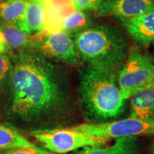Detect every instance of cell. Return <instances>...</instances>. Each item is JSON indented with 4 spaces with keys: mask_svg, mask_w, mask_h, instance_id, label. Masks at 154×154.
Instances as JSON below:
<instances>
[{
    "mask_svg": "<svg viewBox=\"0 0 154 154\" xmlns=\"http://www.w3.org/2000/svg\"><path fill=\"white\" fill-rule=\"evenodd\" d=\"M11 109L27 121L70 115L72 99L63 73L32 48L15 56L11 72Z\"/></svg>",
    "mask_w": 154,
    "mask_h": 154,
    "instance_id": "cell-1",
    "label": "cell"
},
{
    "mask_svg": "<svg viewBox=\"0 0 154 154\" xmlns=\"http://www.w3.org/2000/svg\"><path fill=\"white\" fill-rule=\"evenodd\" d=\"M74 44L89 66L118 74L131 49L126 34L112 24L89 27L74 35Z\"/></svg>",
    "mask_w": 154,
    "mask_h": 154,
    "instance_id": "cell-2",
    "label": "cell"
},
{
    "mask_svg": "<svg viewBox=\"0 0 154 154\" xmlns=\"http://www.w3.org/2000/svg\"><path fill=\"white\" fill-rule=\"evenodd\" d=\"M79 95L84 112L95 120L114 119L124 113L116 75L88 66L79 74Z\"/></svg>",
    "mask_w": 154,
    "mask_h": 154,
    "instance_id": "cell-3",
    "label": "cell"
},
{
    "mask_svg": "<svg viewBox=\"0 0 154 154\" xmlns=\"http://www.w3.org/2000/svg\"><path fill=\"white\" fill-rule=\"evenodd\" d=\"M118 74L117 83L124 100L154 84L153 63L149 57L132 48Z\"/></svg>",
    "mask_w": 154,
    "mask_h": 154,
    "instance_id": "cell-4",
    "label": "cell"
},
{
    "mask_svg": "<svg viewBox=\"0 0 154 154\" xmlns=\"http://www.w3.org/2000/svg\"><path fill=\"white\" fill-rule=\"evenodd\" d=\"M44 147L55 153L64 154L81 148L103 146L109 141L106 138L99 137L71 128L36 131L31 133Z\"/></svg>",
    "mask_w": 154,
    "mask_h": 154,
    "instance_id": "cell-5",
    "label": "cell"
},
{
    "mask_svg": "<svg viewBox=\"0 0 154 154\" xmlns=\"http://www.w3.org/2000/svg\"><path fill=\"white\" fill-rule=\"evenodd\" d=\"M72 128L74 130L110 139L154 134V121H141L129 117L111 122L86 123L76 125Z\"/></svg>",
    "mask_w": 154,
    "mask_h": 154,
    "instance_id": "cell-6",
    "label": "cell"
},
{
    "mask_svg": "<svg viewBox=\"0 0 154 154\" xmlns=\"http://www.w3.org/2000/svg\"><path fill=\"white\" fill-rule=\"evenodd\" d=\"M32 49L44 57L61 61L69 65L79 63L80 54L75 45L74 39L63 30L37 34L34 37Z\"/></svg>",
    "mask_w": 154,
    "mask_h": 154,
    "instance_id": "cell-7",
    "label": "cell"
},
{
    "mask_svg": "<svg viewBox=\"0 0 154 154\" xmlns=\"http://www.w3.org/2000/svg\"><path fill=\"white\" fill-rule=\"evenodd\" d=\"M98 16H113L121 20L154 12V0H105L96 9Z\"/></svg>",
    "mask_w": 154,
    "mask_h": 154,
    "instance_id": "cell-8",
    "label": "cell"
},
{
    "mask_svg": "<svg viewBox=\"0 0 154 154\" xmlns=\"http://www.w3.org/2000/svg\"><path fill=\"white\" fill-rule=\"evenodd\" d=\"M121 21L129 35L138 43L146 45L154 40V12Z\"/></svg>",
    "mask_w": 154,
    "mask_h": 154,
    "instance_id": "cell-9",
    "label": "cell"
},
{
    "mask_svg": "<svg viewBox=\"0 0 154 154\" xmlns=\"http://www.w3.org/2000/svg\"><path fill=\"white\" fill-rule=\"evenodd\" d=\"M130 117L154 121V84L135 93L130 97Z\"/></svg>",
    "mask_w": 154,
    "mask_h": 154,
    "instance_id": "cell-10",
    "label": "cell"
},
{
    "mask_svg": "<svg viewBox=\"0 0 154 154\" xmlns=\"http://www.w3.org/2000/svg\"><path fill=\"white\" fill-rule=\"evenodd\" d=\"M45 2L38 0H29L24 17L17 27L31 35L44 29Z\"/></svg>",
    "mask_w": 154,
    "mask_h": 154,
    "instance_id": "cell-11",
    "label": "cell"
},
{
    "mask_svg": "<svg viewBox=\"0 0 154 154\" xmlns=\"http://www.w3.org/2000/svg\"><path fill=\"white\" fill-rule=\"evenodd\" d=\"M139 148L137 136H128L116 138L114 143L108 147L88 146L73 154H137Z\"/></svg>",
    "mask_w": 154,
    "mask_h": 154,
    "instance_id": "cell-12",
    "label": "cell"
},
{
    "mask_svg": "<svg viewBox=\"0 0 154 154\" xmlns=\"http://www.w3.org/2000/svg\"><path fill=\"white\" fill-rule=\"evenodd\" d=\"M27 149L43 153H50L31 143L29 140L16 131L0 125V149Z\"/></svg>",
    "mask_w": 154,
    "mask_h": 154,
    "instance_id": "cell-13",
    "label": "cell"
},
{
    "mask_svg": "<svg viewBox=\"0 0 154 154\" xmlns=\"http://www.w3.org/2000/svg\"><path fill=\"white\" fill-rule=\"evenodd\" d=\"M0 32L9 49H24L33 47V40L29 35L16 26L3 23L0 26Z\"/></svg>",
    "mask_w": 154,
    "mask_h": 154,
    "instance_id": "cell-14",
    "label": "cell"
},
{
    "mask_svg": "<svg viewBox=\"0 0 154 154\" xmlns=\"http://www.w3.org/2000/svg\"><path fill=\"white\" fill-rule=\"evenodd\" d=\"M29 0L0 2V19L4 23L17 26L24 17Z\"/></svg>",
    "mask_w": 154,
    "mask_h": 154,
    "instance_id": "cell-15",
    "label": "cell"
},
{
    "mask_svg": "<svg viewBox=\"0 0 154 154\" xmlns=\"http://www.w3.org/2000/svg\"><path fill=\"white\" fill-rule=\"evenodd\" d=\"M91 24L92 21L88 14L84 11H75L63 19L61 28L69 34H76L89 28Z\"/></svg>",
    "mask_w": 154,
    "mask_h": 154,
    "instance_id": "cell-16",
    "label": "cell"
},
{
    "mask_svg": "<svg viewBox=\"0 0 154 154\" xmlns=\"http://www.w3.org/2000/svg\"><path fill=\"white\" fill-rule=\"evenodd\" d=\"M105 0H72V5L75 11H91L96 9Z\"/></svg>",
    "mask_w": 154,
    "mask_h": 154,
    "instance_id": "cell-17",
    "label": "cell"
},
{
    "mask_svg": "<svg viewBox=\"0 0 154 154\" xmlns=\"http://www.w3.org/2000/svg\"><path fill=\"white\" fill-rule=\"evenodd\" d=\"M11 69L9 58L5 54H0V86Z\"/></svg>",
    "mask_w": 154,
    "mask_h": 154,
    "instance_id": "cell-18",
    "label": "cell"
},
{
    "mask_svg": "<svg viewBox=\"0 0 154 154\" xmlns=\"http://www.w3.org/2000/svg\"><path fill=\"white\" fill-rule=\"evenodd\" d=\"M0 154H53L51 153H43L41 152H38L37 151H34L32 149H11L9 151L0 153Z\"/></svg>",
    "mask_w": 154,
    "mask_h": 154,
    "instance_id": "cell-19",
    "label": "cell"
},
{
    "mask_svg": "<svg viewBox=\"0 0 154 154\" xmlns=\"http://www.w3.org/2000/svg\"><path fill=\"white\" fill-rule=\"evenodd\" d=\"M9 50V48L8 46L7 45L6 42L4 39L2 34L1 32H0V54H5L8 52Z\"/></svg>",
    "mask_w": 154,
    "mask_h": 154,
    "instance_id": "cell-20",
    "label": "cell"
},
{
    "mask_svg": "<svg viewBox=\"0 0 154 154\" xmlns=\"http://www.w3.org/2000/svg\"><path fill=\"white\" fill-rule=\"evenodd\" d=\"M149 154H154V143L152 144V146H151Z\"/></svg>",
    "mask_w": 154,
    "mask_h": 154,
    "instance_id": "cell-21",
    "label": "cell"
},
{
    "mask_svg": "<svg viewBox=\"0 0 154 154\" xmlns=\"http://www.w3.org/2000/svg\"><path fill=\"white\" fill-rule=\"evenodd\" d=\"M38 1H42V2H46V1H47V0H38Z\"/></svg>",
    "mask_w": 154,
    "mask_h": 154,
    "instance_id": "cell-22",
    "label": "cell"
},
{
    "mask_svg": "<svg viewBox=\"0 0 154 154\" xmlns=\"http://www.w3.org/2000/svg\"><path fill=\"white\" fill-rule=\"evenodd\" d=\"M151 44H153V48H154V40L153 42H152V43Z\"/></svg>",
    "mask_w": 154,
    "mask_h": 154,
    "instance_id": "cell-23",
    "label": "cell"
},
{
    "mask_svg": "<svg viewBox=\"0 0 154 154\" xmlns=\"http://www.w3.org/2000/svg\"><path fill=\"white\" fill-rule=\"evenodd\" d=\"M0 2H2V0H0Z\"/></svg>",
    "mask_w": 154,
    "mask_h": 154,
    "instance_id": "cell-24",
    "label": "cell"
}]
</instances>
